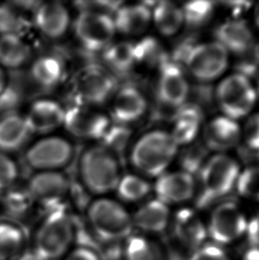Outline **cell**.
Returning <instances> with one entry per match:
<instances>
[{"mask_svg": "<svg viewBox=\"0 0 259 260\" xmlns=\"http://www.w3.org/2000/svg\"><path fill=\"white\" fill-rule=\"evenodd\" d=\"M78 173L89 193L103 197L116 190L122 177L119 157L102 145L91 146L80 155Z\"/></svg>", "mask_w": 259, "mask_h": 260, "instance_id": "1", "label": "cell"}, {"mask_svg": "<svg viewBox=\"0 0 259 260\" xmlns=\"http://www.w3.org/2000/svg\"><path fill=\"white\" fill-rule=\"evenodd\" d=\"M75 240L74 217L62 206L46 213L37 229L33 249L43 259H62Z\"/></svg>", "mask_w": 259, "mask_h": 260, "instance_id": "2", "label": "cell"}, {"mask_svg": "<svg viewBox=\"0 0 259 260\" xmlns=\"http://www.w3.org/2000/svg\"><path fill=\"white\" fill-rule=\"evenodd\" d=\"M86 222L104 243L125 242L134 229L132 215L123 204L108 197H100L88 204Z\"/></svg>", "mask_w": 259, "mask_h": 260, "instance_id": "3", "label": "cell"}, {"mask_svg": "<svg viewBox=\"0 0 259 260\" xmlns=\"http://www.w3.org/2000/svg\"><path fill=\"white\" fill-rule=\"evenodd\" d=\"M178 145L172 134L152 131L142 135L130 151L132 166L148 177L161 176L177 153Z\"/></svg>", "mask_w": 259, "mask_h": 260, "instance_id": "4", "label": "cell"}, {"mask_svg": "<svg viewBox=\"0 0 259 260\" xmlns=\"http://www.w3.org/2000/svg\"><path fill=\"white\" fill-rule=\"evenodd\" d=\"M238 165L226 155L209 159L200 173L201 190L196 199L200 209L208 207L215 201L231 192L238 179Z\"/></svg>", "mask_w": 259, "mask_h": 260, "instance_id": "5", "label": "cell"}, {"mask_svg": "<svg viewBox=\"0 0 259 260\" xmlns=\"http://www.w3.org/2000/svg\"><path fill=\"white\" fill-rule=\"evenodd\" d=\"M117 88L112 72L93 64L81 69L71 83L76 103L96 108L110 101Z\"/></svg>", "mask_w": 259, "mask_h": 260, "instance_id": "6", "label": "cell"}, {"mask_svg": "<svg viewBox=\"0 0 259 260\" xmlns=\"http://www.w3.org/2000/svg\"><path fill=\"white\" fill-rule=\"evenodd\" d=\"M73 31L82 47L91 53H103L116 34L112 15L89 11H80L77 14Z\"/></svg>", "mask_w": 259, "mask_h": 260, "instance_id": "7", "label": "cell"}, {"mask_svg": "<svg viewBox=\"0 0 259 260\" xmlns=\"http://www.w3.org/2000/svg\"><path fill=\"white\" fill-rule=\"evenodd\" d=\"M75 148L66 138L49 135L39 139L25 152V161L36 172L60 171L70 165Z\"/></svg>", "mask_w": 259, "mask_h": 260, "instance_id": "8", "label": "cell"}, {"mask_svg": "<svg viewBox=\"0 0 259 260\" xmlns=\"http://www.w3.org/2000/svg\"><path fill=\"white\" fill-rule=\"evenodd\" d=\"M216 99L226 117L239 119L251 111L256 92L249 79L236 73L221 82L216 91Z\"/></svg>", "mask_w": 259, "mask_h": 260, "instance_id": "9", "label": "cell"}, {"mask_svg": "<svg viewBox=\"0 0 259 260\" xmlns=\"http://www.w3.org/2000/svg\"><path fill=\"white\" fill-rule=\"evenodd\" d=\"M26 190L34 204L49 211L62 206L71 190L69 177L60 171L36 172L28 179Z\"/></svg>", "mask_w": 259, "mask_h": 260, "instance_id": "10", "label": "cell"}, {"mask_svg": "<svg viewBox=\"0 0 259 260\" xmlns=\"http://www.w3.org/2000/svg\"><path fill=\"white\" fill-rule=\"evenodd\" d=\"M110 124V117L96 107L75 103L66 109L63 126L74 137L102 140Z\"/></svg>", "mask_w": 259, "mask_h": 260, "instance_id": "11", "label": "cell"}, {"mask_svg": "<svg viewBox=\"0 0 259 260\" xmlns=\"http://www.w3.org/2000/svg\"><path fill=\"white\" fill-rule=\"evenodd\" d=\"M228 53L217 42L193 46L186 57L184 67L193 78L207 83L218 78L228 67Z\"/></svg>", "mask_w": 259, "mask_h": 260, "instance_id": "12", "label": "cell"}, {"mask_svg": "<svg viewBox=\"0 0 259 260\" xmlns=\"http://www.w3.org/2000/svg\"><path fill=\"white\" fill-rule=\"evenodd\" d=\"M248 222L238 206L225 202L214 210L208 233L218 244H226L238 239L246 233Z\"/></svg>", "mask_w": 259, "mask_h": 260, "instance_id": "13", "label": "cell"}, {"mask_svg": "<svg viewBox=\"0 0 259 260\" xmlns=\"http://www.w3.org/2000/svg\"><path fill=\"white\" fill-rule=\"evenodd\" d=\"M159 71L156 99L165 105L179 108L188 98L190 88L182 69L169 57L159 67Z\"/></svg>", "mask_w": 259, "mask_h": 260, "instance_id": "14", "label": "cell"}, {"mask_svg": "<svg viewBox=\"0 0 259 260\" xmlns=\"http://www.w3.org/2000/svg\"><path fill=\"white\" fill-rule=\"evenodd\" d=\"M110 102V116L114 123L128 125L140 120L147 111V99L136 85L117 88Z\"/></svg>", "mask_w": 259, "mask_h": 260, "instance_id": "15", "label": "cell"}, {"mask_svg": "<svg viewBox=\"0 0 259 260\" xmlns=\"http://www.w3.org/2000/svg\"><path fill=\"white\" fill-rule=\"evenodd\" d=\"M66 109L53 99H39L33 102L24 115L32 134H51L63 126Z\"/></svg>", "mask_w": 259, "mask_h": 260, "instance_id": "16", "label": "cell"}, {"mask_svg": "<svg viewBox=\"0 0 259 260\" xmlns=\"http://www.w3.org/2000/svg\"><path fill=\"white\" fill-rule=\"evenodd\" d=\"M33 14L36 28L47 39H61L70 29V12L63 4L40 2Z\"/></svg>", "mask_w": 259, "mask_h": 260, "instance_id": "17", "label": "cell"}, {"mask_svg": "<svg viewBox=\"0 0 259 260\" xmlns=\"http://www.w3.org/2000/svg\"><path fill=\"white\" fill-rule=\"evenodd\" d=\"M195 188V178L184 172L163 173L158 177L154 185L158 200L165 204L188 200L193 197Z\"/></svg>", "mask_w": 259, "mask_h": 260, "instance_id": "18", "label": "cell"}, {"mask_svg": "<svg viewBox=\"0 0 259 260\" xmlns=\"http://www.w3.org/2000/svg\"><path fill=\"white\" fill-rule=\"evenodd\" d=\"M217 42L228 52L244 56L251 51L254 37L248 24L242 20L225 21L215 30Z\"/></svg>", "mask_w": 259, "mask_h": 260, "instance_id": "19", "label": "cell"}, {"mask_svg": "<svg viewBox=\"0 0 259 260\" xmlns=\"http://www.w3.org/2000/svg\"><path fill=\"white\" fill-rule=\"evenodd\" d=\"M31 135L24 115L11 111L0 116V152L8 155L21 150Z\"/></svg>", "mask_w": 259, "mask_h": 260, "instance_id": "20", "label": "cell"}, {"mask_svg": "<svg viewBox=\"0 0 259 260\" xmlns=\"http://www.w3.org/2000/svg\"><path fill=\"white\" fill-rule=\"evenodd\" d=\"M116 33L138 36L146 31L152 21V12L147 4H122L113 15Z\"/></svg>", "mask_w": 259, "mask_h": 260, "instance_id": "21", "label": "cell"}, {"mask_svg": "<svg viewBox=\"0 0 259 260\" xmlns=\"http://www.w3.org/2000/svg\"><path fill=\"white\" fill-rule=\"evenodd\" d=\"M241 131L235 120L226 116L217 117L208 123L203 139L207 148L217 151H224L238 144Z\"/></svg>", "mask_w": 259, "mask_h": 260, "instance_id": "22", "label": "cell"}, {"mask_svg": "<svg viewBox=\"0 0 259 260\" xmlns=\"http://www.w3.org/2000/svg\"><path fill=\"white\" fill-rule=\"evenodd\" d=\"M173 233L182 245L190 250H196L203 246L208 231L203 221L193 211L183 209L176 214Z\"/></svg>", "mask_w": 259, "mask_h": 260, "instance_id": "23", "label": "cell"}, {"mask_svg": "<svg viewBox=\"0 0 259 260\" xmlns=\"http://www.w3.org/2000/svg\"><path fill=\"white\" fill-rule=\"evenodd\" d=\"M66 68L63 60L55 54H44L32 62L29 78L32 82L43 89L56 87L63 81Z\"/></svg>", "mask_w": 259, "mask_h": 260, "instance_id": "24", "label": "cell"}, {"mask_svg": "<svg viewBox=\"0 0 259 260\" xmlns=\"http://www.w3.org/2000/svg\"><path fill=\"white\" fill-rule=\"evenodd\" d=\"M132 218L134 228L143 232L158 234L167 228L170 211L167 204L155 199L139 208Z\"/></svg>", "mask_w": 259, "mask_h": 260, "instance_id": "25", "label": "cell"}, {"mask_svg": "<svg viewBox=\"0 0 259 260\" xmlns=\"http://www.w3.org/2000/svg\"><path fill=\"white\" fill-rule=\"evenodd\" d=\"M203 119V111L193 103L179 107L176 115L172 136L177 145H188L196 140Z\"/></svg>", "mask_w": 259, "mask_h": 260, "instance_id": "26", "label": "cell"}, {"mask_svg": "<svg viewBox=\"0 0 259 260\" xmlns=\"http://www.w3.org/2000/svg\"><path fill=\"white\" fill-rule=\"evenodd\" d=\"M30 46L22 36L0 35V67L19 70L31 57Z\"/></svg>", "mask_w": 259, "mask_h": 260, "instance_id": "27", "label": "cell"}, {"mask_svg": "<svg viewBox=\"0 0 259 260\" xmlns=\"http://www.w3.org/2000/svg\"><path fill=\"white\" fill-rule=\"evenodd\" d=\"M107 69L114 73H127L136 64L134 43L113 42L102 53Z\"/></svg>", "mask_w": 259, "mask_h": 260, "instance_id": "28", "label": "cell"}, {"mask_svg": "<svg viewBox=\"0 0 259 260\" xmlns=\"http://www.w3.org/2000/svg\"><path fill=\"white\" fill-rule=\"evenodd\" d=\"M25 234L20 225L0 222V260H14L25 248Z\"/></svg>", "mask_w": 259, "mask_h": 260, "instance_id": "29", "label": "cell"}, {"mask_svg": "<svg viewBox=\"0 0 259 260\" xmlns=\"http://www.w3.org/2000/svg\"><path fill=\"white\" fill-rule=\"evenodd\" d=\"M152 20L161 34L174 35L182 26V11L171 2H158L153 7Z\"/></svg>", "mask_w": 259, "mask_h": 260, "instance_id": "30", "label": "cell"}, {"mask_svg": "<svg viewBox=\"0 0 259 260\" xmlns=\"http://www.w3.org/2000/svg\"><path fill=\"white\" fill-rule=\"evenodd\" d=\"M164 247L141 236H131L123 243V260H163Z\"/></svg>", "mask_w": 259, "mask_h": 260, "instance_id": "31", "label": "cell"}, {"mask_svg": "<svg viewBox=\"0 0 259 260\" xmlns=\"http://www.w3.org/2000/svg\"><path fill=\"white\" fill-rule=\"evenodd\" d=\"M4 193L2 206L4 213L12 220L24 218L31 210L34 202L26 188L16 189L14 186Z\"/></svg>", "mask_w": 259, "mask_h": 260, "instance_id": "32", "label": "cell"}, {"mask_svg": "<svg viewBox=\"0 0 259 260\" xmlns=\"http://www.w3.org/2000/svg\"><path fill=\"white\" fill-rule=\"evenodd\" d=\"M150 189V185L146 179L129 173L120 178L115 191L120 201L133 204L147 197Z\"/></svg>", "mask_w": 259, "mask_h": 260, "instance_id": "33", "label": "cell"}, {"mask_svg": "<svg viewBox=\"0 0 259 260\" xmlns=\"http://www.w3.org/2000/svg\"><path fill=\"white\" fill-rule=\"evenodd\" d=\"M215 10V3L211 1H193L183 5L181 11L183 23L190 29H197L210 21Z\"/></svg>", "mask_w": 259, "mask_h": 260, "instance_id": "34", "label": "cell"}, {"mask_svg": "<svg viewBox=\"0 0 259 260\" xmlns=\"http://www.w3.org/2000/svg\"><path fill=\"white\" fill-rule=\"evenodd\" d=\"M209 148L203 141H193L179 155V164L184 173L195 178L198 176L206 164Z\"/></svg>", "mask_w": 259, "mask_h": 260, "instance_id": "35", "label": "cell"}, {"mask_svg": "<svg viewBox=\"0 0 259 260\" xmlns=\"http://www.w3.org/2000/svg\"><path fill=\"white\" fill-rule=\"evenodd\" d=\"M137 63L147 64L148 66H161L169 55L163 49L160 43L154 38H144L134 43Z\"/></svg>", "mask_w": 259, "mask_h": 260, "instance_id": "36", "label": "cell"}, {"mask_svg": "<svg viewBox=\"0 0 259 260\" xmlns=\"http://www.w3.org/2000/svg\"><path fill=\"white\" fill-rule=\"evenodd\" d=\"M12 2L0 5V35H18L25 31L28 22Z\"/></svg>", "mask_w": 259, "mask_h": 260, "instance_id": "37", "label": "cell"}, {"mask_svg": "<svg viewBox=\"0 0 259 260\" xmlns=\"http://www.w3.org/2000/svg\"><path fill=\"white\" fill-rule=\"evenodd\" d=\"M131 136L132 131L130 130L128 125L116 123H111L101 140V145L119 157L126 149Z\"/></svg>", "mask_w": 259, "mask_h": 260, "instance_id": "38", "label": "cell"}, {"mask_svg": "<svg viewBox=\"0 0 259 260\" xmlns=\"http://www.w3.org/2000/svg\"><path fill=\"white\" fill-rule=\"evenodd\" d=\"M237 190L242 197L259 201V166H253L246 169L239 175Z\"/></svg>", "mask_w": 259, "mask_h": 260, "instance_id": "39", "label": "cell"}, {"mask_svg": "<svg viewBox=\"0 0 259 260\" xmlns=\"http://www.w3.org/2000/svg\"><path fill=\"white\" fill-rule=\"evenodd\" d=\"M19 177V168L14 159L0 152V193L14 186Z\"/></svg>", "mask_w": 259, "mask_h": 260, "instance_id": "40", "label": "cell"}, {"mask_svg": "<svg viewBox=\"0 0 259 260\" xmlns=\"http://www.w3.org/2000/svg\"><path fill=\"white\" fill-rule=\"evenodd\" d=\"M191 92L193 100V102L191 103L199 107L203 112L205 109L208 110L213 109L214 102H217L216 92L214 93L212 87L205 83L203 85H193L192 90H190L189 88V93Z\"/></svg>", "mask_w": 259, "mask_h": 260, "instance_id": "41", "label": "cell"}, {"mask_svg": "<svg viewBox=\"0 0 259 260\" xmlns=\"http://www.w3.org/2000/svg\"><path fill=\"white\" fill-rule=\"evenodd\" d=\"M75 4L77 6V8L79 9V12L89 11L103 13L113 16L123 3L118 1H81Z\"/></svg>", "mask_w": 259, "mask_h": 260, "instance_id": "42", "label": "cell"}, {"mask_svg": "<svg viewBox=\"0 0 259 260\" xmlns=\"http://www.w3.org/2000/svg\"><path fill=\"white\" fill-rule=\"evenodd\" d=\"M243 136L249 149L259 151V113L250 116L246 122Z\"/></svg>", "mask_w": 259, "mask_h": 260, "instance_id": "43", "label": "cell"}, {"mask_svg": "<svg viewBox=\"0 0 259 260\" xmlns=\"http://www.w3.org/2000/svg\"><path fill=\"white\" fill-rule=\"evenodd\" d=\"M188 260H229L228 255L217 244H207L195 250Z\"/></svg>", "mask_w": 259, "mask_h": 260, "instance_id": "44", "label": "cell"}, {"mask_svg": "<svg viewBox=\"0 0 259 260\" xmlns=\"http://www.w3.org/2000/svg\"><path fill=\"white\" fill-rule=\"evenodd\" d=\"M63 258L64 260H102L95 250L81 246L71 249Z\"/></svg>", "mask_w": 259, "mask_h": 260, "instance_id": "45", "label": "cell"}, {"mask_svg": "<svg viewBox=\"0 0 259 260\" xmlns=\"http://www.w3.org/2000/svg\"><path fill=\"white\" fill-rule=\"evenodd\" d=\"M246 234L251 248L259 249V213L248 223Z\"/></svg>", "mask_w": 259, "mask_h": 260, "instance_id": "46", "label": "cell"}, {"mask_svg": "<svg viewBox=\"0 0 259 260\" xmlns=\"http://www.w3.org/2000/svg\"><path fill=\"white\" fill-rule=\"evenodd\" d=\"M224 7L232 11L234 14H242L244 11L248 10L251 3L246 1H231V2H224Z\"/></svg>", "mask_w": 259, "mask_h": 260, "instance_id": "47", "label": "cell"}, {"mask_svg": "<svg viewBox=\"0 0 259 260\" xmlns=\"http://www.w3.org/2000/svg\"><path fill=\"white\" fill-rule=\"evenodd\" d=\"M14 260H45L39 256V254L36 252L33 248H29L26 250V248L23 249L21 253L18 255Z\"/></svg>", "mask_w": 259, "mask_h": 260, "instance_id": "48", "label": "cell"}, {"mask_svg": "<svg viewBox=\"0 0 259 260\" xmlns=\"http://www.w3.org/2000/svg\"><path fill=\"white\" fill-rule=\"evenodd\" d=\"M163 260H186L181 254L170 247H164Z\"/></svg>", "mask_w": 259, "mask_h": 260, "instance_id": "49", "label": "cell"}, {"mask_svg": "<svg viewBox=\"0 0 259 260\" xmlns=\"http://www.w3.org/2000/svg\"><path fill=\"white\" fill-rule=\"evenodd\" d=\"M7 84H8V81H7V74L4 71V69L0 67V95L2 94L4 91L6 90Z\"/></svg>", "mask_w": 259, "mask_h": 260, "instance_id": "50", "label": "cell"}, {"mask_svg": "<svg viewBox=\"0 0 259 260\" xmlns=\"http://www.w3.org/2000/svg\"><path fill=\"white\" fill-rule=\"evenodd\" d=\"M255 21H256V24L259 27V3L257 4V6L255 8Z\"/></svg>", "mask_w": 259, "mask_h": 260, "instance_id": "51", "label": "cell"}, {"mask_svg": "<svg viewBox=\"0 0 259 260\" xmlns=\"http://www.w3.org/2000/svg\"><path fill=\"white\" fill-rule=\"evenodd\" d=\"M257 92H258L259 96V77L257 78Z\"/></svg>", "mask_w": 259, "mask_h": 260, "instance_id": "52", "label": "cell"}]
</instances>
